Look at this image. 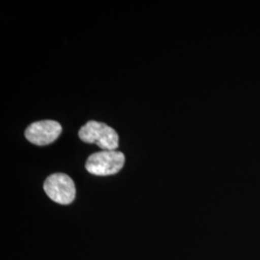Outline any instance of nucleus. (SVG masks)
I'll return each instance as SVG.
<instances>
[{
    "label": "nucleus",
    "mask_w": 260,
    "mask_h": 260,
    "mask_svg": "<svg viewBox=\"0 0 260 260\" xmlns=\"http://www.w3.org/2000/svg\"><path fill=\"white\" fill-rule=\"evenodd\" d=\"M78 136L85 143L96 144L105 150H115L119 147L118 133L103 122L88 121L79 130Z\"/></svg>",
    "instance_id": "f257e3e1"
},
{
    "label": "nucleus",
    "mask_w": 260,
    "mask_h": 260,
    "mask_svg": "<svg viewBox=\"0 0 260 260\" xmlns=\"http://www.w3.org/2000/svg\"><path fill=\"white\" fill-rule=\"evenodd\" d=\"M124 161V154L121 151L103 150L90 155L85 167L90 174L94 176H111L121 171Z\"/></svg>",
    "instance_id": "f03ea898"
},
{
    "label": "nucleus",
    "mask_w": 260,
    "mask_h": 260,
    "mask_svg": "<svg viewBox=\"0 0 260 260\" xmlns=\"http://www.w3.org/2000/svg\"><path fill=\"white\" fill-rule=\"evenodd\" d=\"M44 189L50 200L57 204L70 205L75 201V182L66 174L57 173L49 176L45 181Z\"/></svg>",
    "instance_id": "7ed1b4c3"
},
{
    "label": "nucleus",
    "mask_w": 260,
    "mask_h": 260,
    "mask_svg": "<svg viewBox=\"0 0 260 260\" xmlns=\"http://www.w3.org/2000/svg\"><path fill=\"white\" fill-rule=\"evenodd\" d=\"M62 126L58 121L46 120L30 124L25 130V138L37 146L53 143L61 134Z\"/></svg>",
    "instance_id": "20e7f679"
}]
</instances>
